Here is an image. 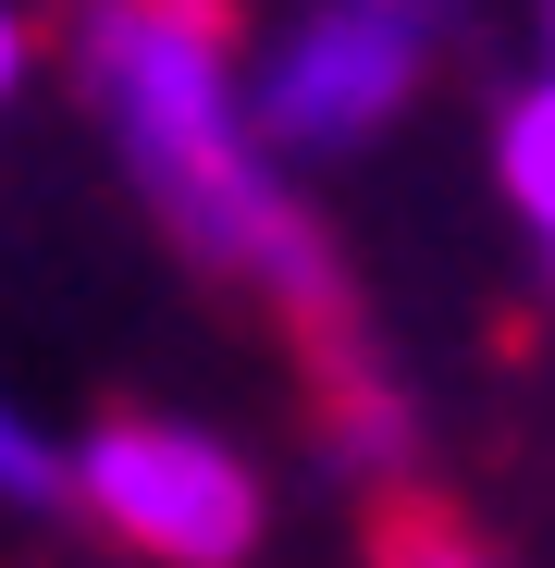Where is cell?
<instances>
[{
	"mask_svg": "<svg viewBox=\"0 0 555 568\" xmlns=\"http://www.w3.org/2000/svg\"><path fill=\"white\" fill-rule=\"evenodd\" d=\"M531 38H543V62H555V0H531Z\"/></svg>",
	"mask_w": 555,
	"mask_h": 568,
	"instance_id": "obj_8",
	"label": "cell"
},
{
	"mask_svg": "<svg viewBox=\"0 0 555 568\" xmlns=\"http://www.w3.org/2000/svg\"><path fill=\"white\" fill-rule=\"evenodd\" d=\"M62 507L148 568H247L271 531L259 457L185 408H100L62 433Z\"/></svg>",
	"mask_w": 555,
	"mask_h": 568,
	"instance_id": "obj_3",
	"label": "cell"
},
{
	"mask_svg": "<svg viewBox=\"0 0 555 568\" xmlns=\"http://www.w3.org/2000/svg\"><path fill=\"white\" fill-rule=\"evenodd\" d=\"M74 100L100 124L112 173L148 199V223L247 284L271 322H297L333 371L358 358V310H346V260L309 211V173L259 136V100H247V50H235V13L223 0H74Z\"/></svg>",
	"mask_w": 555,
	"mask_h": 568,
	"instance_id": "obj_1",
	"label": "cell"
},
{
	"mask_svg": "<svg viewBox=\"0 0 555 568\" xmlns=\"http://www.w3.org/2000/svg\"><path fill=\"white\" fill-rule=\"evenodd\" d=\"M470 13H482V0H297V13L247 50L259 136L285 149L297 173L383 149L432 100V74L456 62Z\"/></svg>",
	"mask_w": 555,
	"mask_h": 568,
	"instance_id": "obj_2",
	"label": "cell"
},
{
	"mask_svg": "<svg viewBox=\"0 0 555 568\" xmlns=\"http://www.w3.org/2000/svg\"><path fill=\"white\" fill-rule=\"evenodd\" d=\"M494 199L518 211V235H531V272L555 284V62H531L506 100H494Z\"/></svg>",
	"mask_w": 555,
	"mask_h": 568,
	"instance_id": "obj_4",
	"label": "cell"
},
{
	"mask_svg": "<svg viewBox=\"0 0 555 568\" xmlns=\"http://www.w3.org/2000/svg\"><path fill=\"white\" fill-rule=\"evenodd\" d=\"M370 568H506L456 507H432V495H383V519H370Z\"/></svg>",
	"mask_w": 555,
	"mask_h": 568,
	"instance_id": "obj_5",
	"label": "cell"
},
{
	"mask_svg": "<svg viewBox=\"0 0 555 568\" xmlns=\"http://www.w3.org/2000/svg\"><path fill=\"white\" fill-rule=\"evenodd\" d=\"M0 507H13V519L62 507V433H50L25 396H0Z\"/></svg>",
	"mask_w": 555,
	"mask_h": 568,
	"instance_id": "obj_6",
	"label": "cell"
},
{
	"mask_svg": "<svg viewBox=\"0 0 555 568\" xmlns=\"http://www.w3.org/2000/svg\"><path fill=\"white\" fill-rule=\"evenodd\" d=\"M25 74H38V13H25V0H0V112L25 100Z\"/></svg>",
	"mask_w": 555,
	"mask_h": 568,
	"instance_id": "obj_7",
	"label": "cell"
}]
</instances>
